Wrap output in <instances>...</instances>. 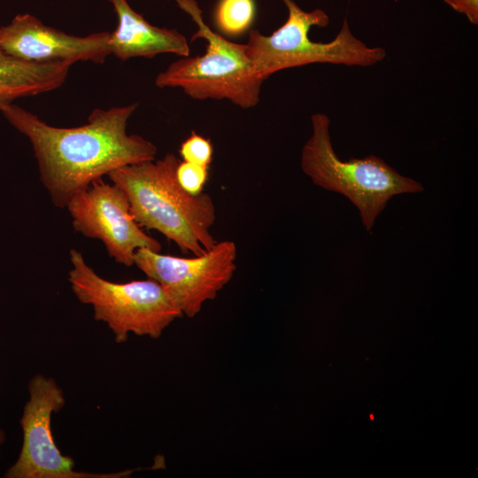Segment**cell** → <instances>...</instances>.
Wrapping results in <instances>:
<instances>
[{
	"label": "cell",
	"mask_w": 478,
	"mask_h": 478,
	"mask_svg": "<svg viewBox=\"0 0 478 478\" xmlns=\"http://www.w3.org/2000/svg\"><path fill=\"white\" fill-rule=\"evenodd\" d=\"M137 106L134 103L94 109L87 123L75 127L50 126L13 104L0 112L28 138L44 188L53 204L64 208L75 193L110 172L156 158L155 144L127 133V120Z\"/></svg>",
	"instance_id": "6da1fadb"
},
{
	"label": "cell",
	"mask_w": 478,
	"mask_h": 478,
	"mask_svg": "<svg viewBox=\"0 0 478 478\" xmlns=\"http://www.w3.org/2000/svg\"><path fill=\"white\" fill-rule=\"evenodd\" d=\"M178 158L173 153L158 160L121 166L107 175L127 195L140 227L154 229L185 253L201 255L217 242L211 228L216 220L212 197L192 195L176 178Z\"/></svg>",
	"instance_id": "7a4b0ae2"
},
{
	"label": "cell",
	"mask_w": 478,
	"mask_h": 478,
	"mask_svg": "<svg viewBox=\"0 0 478 478\" xmlns=\"http://www.w3.org/2000/svg\"><path fill=\"white\" fill-rule=\"evenodd\" d=\"M311 122L312 132L301 151L303 172L315 185L347 197L358 208L366 231L394 196L424 190L377 156L340 159L332 145L328 116L314 113Z\"/></svg>",
	"instance_id": "3957f363"
},
{
	"label": "cell",
	"mask_w": 478,
	"mask_h": 478,
	"mask_svg": "<svg viewBox=\"0 0 478 478\" xmlns=\"http://www.w3.org/2000/svg\"><path fill=\"white\" fill-rule=\"evenodd\" d=\"M197 26L191 41L204 39L205 53L181 57L159 73L155 84L160 89L179 88L197 99H227L249 109L260 99L263 80L247 54L246 44L236 43L212 31L203 19L196 0H175Z\"/></svg>",
	"instance_id": "277c9868"
},
{
	"label": "cell",
	"mask_w": 478,
	"mask_h": 478,
	"mask_svg": "<svg viewBox=\"0 0 478 478\" xmlns=\"http://www.w3.org/2000/svg\"><path fill=\"white\" fill-rule=\"evenodd\" d=\"M282 2L288 9L285 23L269 35L251 30L245 43L248 57L263 80L279 71L313 63L367 67L386 58L384 48L369 46L356 37L346 19L333 40L312 41L310 29L327 27L328 14L321 9L305 12L293 0Z\"/></svg>",
	"instance_id": "5b68a950"
},
{
	"label": "cell",
	"mask_w": 478,
	"mask_h": 478,
	"mask_svg": "<svg viewBox=\"0 0 478 478\" xmlns=\"http://www.w3.org/2000/svg\"><path fill=\"white\" fill-rule=\"evenodd\" d=\"M69 253L72 291L81 303L92 307L94 319L107 325L116 343L126 342L129 334L158 339L173 320L183 316L156 281H107L86 263L81 252L72 249Z\"/></svg>",
	"instance_id": "8992f818"
},
{
	"label": "cell",
	"mask_w": 478,
	"mask_h": 478,
	"mask_svg": "<svg viewBox=\"0 0 478 478\" xmlns=\"http://www.w3.org/2000/svg\"><path fill=\"white\" fill-rule=\"evenodd\" d=\"M28 395L19 420L21 449L4 474V478H120L133 472L97 474L76 470L74 460L63 455L57 446L51 430L53 413L66 404L63 389L52 377L39 374L30 379Z\"/></svg>",
	"instance_id": "52a82bcc"
},
{
	"label": "cell",
	"mask_w": 478,
	"mask_h": 478,
	"mask_svg": "<svg viewBox=\"0 0 478 478\" xmlns=\"http://www.w3.org/2000/svg\"><path fill=\"white\" fill-rule=\"evenodd\" d=\"M236 258L235 242L223 240L192 258L141 248L135 251L134 265L163 287L182 315L193 318L231 281Z\"/></svg>",
	"instance_id": "ba28073f"
},
{
	"label": "cell",
	"mask_w": 478,
	"mask_h": 478,
	"mask_svg": "<svg viewBox=\"0 0 478 478\" xmlns=\"http://www.w3.org/2000/svg\"><path fill=\"white\" fill-rule=\"evenodd\" d=\"M75 231L100 240L117 263L132 266L138 249L159 252L161 243L135 220L127 195L102 179L75 193L66 206Z\"/></svg>",
	"instance_id": "9c48e42d"
},
{
	"label": "cell",
	"mask_w": 478,
	"mask_h": 478,
	"mask_svg": "<svg viewBox=\"0 0 478 478\" xmlns=\"http://www.w3.org/2000/svg\"><path fill=\"white\" fill-rule=\"evenodd\" d=\"M109 35L110 32L71 35L26 13L0 27V48L11 56L34 63H104L111 55Z\"/></svg>",
	"instance_id": "30bf717a"
},
{
	"label": "cell",
	"mask_w": 478,
	"mask_h": 478,
	"mask_svg": "<svg viewBox=\"0 0 478 478\" xmlns=\"http://www.w3.org/2000/svg\"><path fill=\"white\" fill-rule=\"evenodd\" d=\"M109 2L118 17L117 27L109 35L111 54L122 61L137 57L151 58L164 53L189 56V44L182 34L150 24L127 0Z\"/></svg>",
	"instance_id": "8fae6325"
},
{
	"label": "cell",
	"mask_w": 478,
	"mask_h": 478,
	"mask_svg": "<svg viewBox=\"0 0 478 478\" xmlns=\"http://www.w3.org/2000/svg\"><path fill=\"white\" fill-rule=\"evenodd\" d=\"M73 63L28 62L0 48V111L20 97L35 96L59 88Z\"/></svg>",
	"instance_id": "7c38bea8"
},
{
	"label": "cell",
	"mask_w": 478,
	"mask_h": 478,
	"mask_svg": "<svg viewBox=\"0 0 478 478\" xmlns=\"http://www.w3.org/2000/svg\"><path fill=\"white\" fill-rule=\"evenodd\" d=\"M255 18L253 0H220L214 14L217 28L228 36L246 32Z\"/></svg>",
	"instance_id": "4fadbf2b"
},
{
	"label": "cell",
	"mask_w": 478,
	"mask_h": 478,
	"mask_svg": "<svg viewBox=\"0 0 478 478\" xmlns=\"http://www.w3.org/2000/svg\"><path fill=\"white\" fill-rule=\"evenodd\" d=\"M182 161L209 167L212 161L213 148L209 139L192 132L180 147Z\"/></svg>",
	"instance_id": "5bb4252c"
},
{
	"label": "cell",
	"mask_w": 478,
	"mask_h": 478,
	"mask_svg": "<svg viewBox=\"0 0 478 478\" xmlns=\"http://www.w3.org/2000/svg\"><path fill=\"white\" fill-rule=\"evenodd\" d=\"M208 177V167L186 161H179L176 178L181 188L192 195L203 192Z\"/></svg>",
	"instance_id": "9a60e30c"
},
{
	"label": "cell",
	"mask_w": 478,
	"mask_h": 478,
	"mask_svg": "<svg viewBox=\"0 0 478 478\" xmlns=\"http://www.w3.org/2000/svg\"><path fill=\"white\" fill-rule=\"evenodd\" d=\"M4 441H5L4 431L0 428V458H1V453H2V447H3V444H4Z\"/></svg>",
	"instance_id": "2e32d148"
}]
</instances>
